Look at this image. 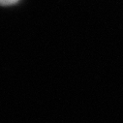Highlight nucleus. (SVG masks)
Listing matches in <instances>:
<instances>
[{"mask_svg": "<svg viewBox=\"0 0 123 123\" xmlns=\"http://www.w3.org/2000/svg\"><path fill=\"white\" fill-rule=\"evenodd\" d=\"M19 0H0V5L1 6H10L18 3Z\"/></svg>", "mask_w": 123, "mask_h": 123, "instance_id": "f257e3e1", "label": "nucleus"}]
</instances>
